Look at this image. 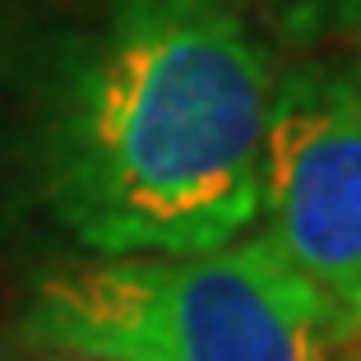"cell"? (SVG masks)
<instances>
[{
    "instance_id": "obj_1",
    "label": "cell",
    "mask_w": 361,
    "mask_h": 361,
    "mask_svg": "<svg viewBox=\"0 0 361 361\" xmlns=\"http://www.w3.org/2000/svg\"><path fill=\"white\" fill-rule=\"evenodd\" d=\"M278 75L236 0H102L42 126V185L97 255H195L264 200Z\"/></svg>"
},
{
    "instance_id": "obj_2",
    "label": "cell",
    "mask_w": 361,
    "mask_h": 361,
    "mask_svg": "<svg viewBox=\"0 0 361 361\" xmlns=\"http://www.w3.org/2000/svg\"><path fill=\"white\" fill-rule=\"evenodd\" d=\"M23 334L97 361H334L338 338L264 236L56 269L32 287Z\"/></svg>"
},
{
    "instance_id": "obj_3",
    "label": "cell",
    "mask_w": 361,
    "mask_h": 361,
    "mask_svg": "<svg viewBox=\"0 0 361 361\" xmlns=\"http://www.w3.org/2000/svg\"><path fill=\"white\" fill-rule=\"evenodd\" d=\"M264 241L329 310L334 334L361 319V79L292 70L264 135Z\"/></svg>"
},
{
    "instance_id": "obj_4",
    "label": "cell",
    "mask_w": 361,
    "mask_h": 361,
    "mask_svg": "<svg viewBox=\"0 0 361 361\" xmlns=\"http://www.w3.org/2000/svg\"><path fill=\"white\" fill-rule=\"evenodd\" d=\"M236 5H241V10L250 5L259 19H269L283 37H292V42H315L324 32L352 23L361 0H236Z\"/></svg>"
},
{
    "instance_id": "obj_5",
    "label": "cell",
    "mask_w": 361,
    "mask_h": 361,
    "mask_svg": "<svg viewBox=\"0 0 361 361\" xmlns=\"http://www.w3.org/2000/svg\"><path fill=\"white\" fill-rule=\"evenodd\" d=\"M334 361H361V319L334 338Z\"/></svg>"
},
{
    "instance_id": "obj_6",
    "label": "cell",
    "mask_w": 361,
    "mask_h": 361,
    "mask_svg": "<svg viewBox=\"0 0 361 361\" xmlns=\"http://www.w3.org/2000/svg\"><path fill=\"white\" fill-rule=\"evenodd\" d=\"M32 361H97V357H84V352H61V348H42V357Z\"/></svg>"
},
{
    "instance_id": "obj_7",
    "label": "cell",
    "mask_w": 361,
    "mask_h": 361,
    "mask_svg": "<svg viewBox=\"0 0 361 361\" xmlns=\"http://www.w3.org/2000/svg\"><path fill=\"white\" fill-rule=\"evenodd\" d=\"M352 28H357V51H361V5H357V14H352Z\"/></svg>"
}]
</instances>
